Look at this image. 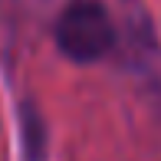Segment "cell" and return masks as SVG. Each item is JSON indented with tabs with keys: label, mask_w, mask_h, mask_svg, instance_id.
<instances>
[{
	"label": "cell",
	"mask_w": 161,
	"mask_h": 161,
	"mask_svg": "<svg viewBox=\"0 0 161 161\" xmlns=\"http://www.w3.org/2000/svg\"><path fill=\"white\" fill-rule=\"evenodd\" d=\"M56 43H59L63 56H69L76 63L102 59L115 43V30L105 7L92 3V0L69 3L56 20Z\"/></svg>",
	"instance_id": "6da1fadb"
}]
</instances>
